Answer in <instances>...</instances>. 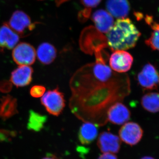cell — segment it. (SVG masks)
<instances>
[{"label": "cell", "mask_w": 159, "mask_h": 159, "mask_svg": "<svg viewBox=\"0 0 159 159\" xmlns=\"http://www.w3.org/2000/svg\"><path fill=\"white\" fill-rule=\"evenodd\" d=\"M33 72L29 66H20L11 73V82L17 87L29 85L32 80Z\"/></svg>", "instance_id": "cell-13"}, {"label": "cell", "mask_w": 159, "mask_h": 159, "mask_svg": "<svg viewBox=\"0 0 159 159\" xmlns=\"http://www.w3.org/2000/svg\"><path fill=\"white\" fill-rule=\"evenodd\" d=\"M19 40V35L11 29L8 23H4L0 27V52L13 48Z\"/></svg>", "instance_id": "cell-11"}, {"label": "cell", "mask_w": 159, "mask_h": 159, "mask_svg": "<svg viewBox=\"0 0 159 159\" xmlns=\"http://www.w3.org/2000/svg\"><path fill=\"white\" fill-rule=\"evenodd\" d=\"M134 58L129 52L122 50L114 51L109 58L112 70L118 73H125L131 68Z\"/></svg>", "instance_id": "cell-8"}, {"label": "cell", "mask_w": 159, "mask_h": 159, "mask_svg": "<svg viewBox=\"0 0 159 159\" xmlns=\"http://www.w3.org/2000/svg\"><path fill=\"white\" fill-rule=\"evenodd\" d=\"M106 7L112 16L119 19L126 17L130 9L128 0H107Z\"/></svg>", "instance_id": "cell-14"}, {"label": "cell", "mask_w": 159, "mask_h": 159, "mask_svg": "<svg viewBox=\"0 0 159 159\" xmlns=\"http://www.w3.org/2000/svg\"><path fill=\"white\" fill-rule=\"evenodd\" d=\"M92 20L96 29L102 33H107L114 25L112 16L108 11L103 9H99L94 12L92 16Z\"/></svg>", "instance_id": "cell-12"}, {"label": "cell", "mask_w": 159, "mask_h": 159, "mask_svg": "<svg viewBox=\"0 0 159 159\" xmlns=\"http://www.w3.org/2000/svg\"><path fill=\"white\" fill-rule=\"evenodd\" d=\"M101 2V0H81L82 4L88 9H90L97 7Z\"/></svg>", "instance_id": "cell-24"}, {"label": "cell", "mask_w": 159, "mask_h": 159, "mask_svg": "<svg viewBox=\"0 0 159 159\" xmlns=\"http://www.w3.org/2000/svg\"><path fill=\"white\" fill-rule=\"evenodd\" d=\"M46 91V88L41 85H35L30 90V94L32 97L39 98L42 97Z\"/></svg>", "instance_id": "cell-22"}, {"label": "cell", "mask_w": 159, "mask_h": 159, "mask_svg": "<svg viewBox=\"0 0 159 159\" xmlns=\"http://www.w3.org/2000/svg\"><path fill=\"white\" fill-rule=\"evenodd\" d=\"M103 48L95 51V62L80 68L71 77L69 106L72 113L83 122L97 126L108 122L107 111L131 92L126 74L113 71L107 65Z\"/></svg>", "instance_id": "cell-1"}, {"label": "cell", "mask_w": 159, "mask_h": 159, "mask_svg": "<svg viewBox=\"0 0 159 159\" xmlns=\"http://www.w3.org/2000/svg\"><path fill=\"white\" fill-rule=\"evenodd\" d=\"M142 107L145 110L151 113L159 111V93H149L145 94L141 99Z\"/></svg>", "instance_id": "cell-18"}, {"label": "cell", "mask_w": 159, "mask_h": 159, "mask_svg": "<svg viewBox=\"0 0 159 159\" xmlns=\"http://www.w3.org/2000/svg\"><path fill=\"white\" fill-rule=\"evenodd\" d=\"M98 159H118V158L114 153L107 152L102 154Z\"/></svg>", "instance_id": "cell-25"}, {"label": "cell", "mask_w": 159, "mask_h": 159, "mask_svg": "<svg viewBox=\"0 0 159 159\" xmlns=\"http://www.w3.org/2000/svg\"><path fill=\"white\" fill-rule=\"evenodd\" d=\"M129 109L121 102H117L109 109L107 120L113 124L120 125L128 122L130 118Z\"/></svg>", "instance_id": "cell-10"}, {"label": "cell", "mask_w": 159, "mask_h": 159, "mask_svg": "<svg viewBox=\"0 0 159 159\" xmlns=\"http://www.w3.org/2000/svg\"><path fill=\"white\" fill-rule=\"evenodd\" d=\"M36 54L34 47L27 43H21L12 51L13 60L20 66H30L35 60Z\"/></svg>", "instance_id": "cell-6"}, {"label": "cell", "mask_w": 159, "mask_h": 159, "mask_svg": "<svg viewBox=\"0 0 159 159\" xmlns=\"http://www.w3.org/2000/svg\"><path fill=\"white\" fill-rule=\"evenodd\" d=\"M141 159H155L154 158L152 157H150V156H145L143 157Z\"/></svg>", "instance_id": "cell-27"}, {"label": "cell", "mask_w": 159, "mask_h": 159, "mask_svg": "<svg viewBox=\"0 0 159 159\" xmlns=\"http://www.w3.org/2000/svg\"><path fill=\"white\" fill-rule=\"evenodd\" d=\"M8 24L12 30L21 36L29 34L36 25V23L31 22L29 15L20 10L13 12Z\"/></svg>", "instance_id": "cell-5"}, {"label": "cell", "mask_w": 159, "mask_h": 159, "mask_svg": "<svg viewBox=\"0 0 159 159\" xmlns=\"http://www.w3.org/2000/svg\"><path fill=\"white\" fill-rule=\"evenodd\" d=\"M18 113L17 100L10 95L0 99V118L6 120Z\"/></svg>", "instance_id": "cell-15"}, {"label": "cell", "mask_w": 159, "mask_h": 159, "mask_svg": "<svg viewBox=\"0 0 159 159\" xmlns=\"http://www.w3.org/2000/svg\"><path fill=\"white\" fill-rule=\"evenodd\" d=\"M41 102L47 111L55 116H59L66 106L64 95L57 87L45 93Z\"/></svg>", "instance_id": "cell-3"}, {"label": "cell", "mask_w": 159, "mask_h": 159, "mask_svg": "<svg viewBox=\"0 0 159 159\" xmlns=\"http://www.w3.org/2000/svg\"><path fill=\"white\" fill-rule=\"evenodd\" d=\"M47 120V117L46 116L31 110L29 112L27 127L30 130L39 131L44 127Z\"/></svg>", "instance_id": "cell-19"}, {"label": "cell", "mask_w": 159, "mask_h": 159, "mask_svg": "<svg viewBox=\"0 0 159 159\" xmlns=\"http://www.w3.org/2000/svg\"><path fill=\"white\" fill-rule=\"evenodd\" d=\"M121 145L120 138L110 132H102L99 135L97 141L99 150L103 153H118Z\"/></svg>", "instance_id": "cell-9"}, {"label": "cell", "mask_w": 159, "mask_h": 159, "mask_svg": "<svg viewBox=\"0 0 159 159\" xmlns=\"http://www.w3.org/2000/svg\"><path fill=\"white\" fill-rule=\"evenodd\" d=\"M143 130L138 123L134 122H126L119 131V138L127 145H136L142 139Z\"/></svg>", "instance_id": "cell-7"}, {"label": "cell", "mask_w": 159, "mask_h": 159, "mask_svg": "<svg viewBox=\"0 0 159 159\" xmlns=\"http://www.w3.org/2000/svg\"><path fill=\"white\" fill-rule=\"evenodd\" d=\"M141 35L129 19H119L107 32V39L112 51H125L134 48Z\"/></svg>", "instance_id": "cell-2"}, {"label": "cell", "mask_w": 159, "mask_h": 159, "mask_svg": "<svg viewBox=\"0 0 159 159\" xmlns=\"http://www.w3.org/2000/svg\"><path fill=\"white\" fill-rule=\"evenodd\" d=\"M36 54L40 62L49 65L52 63L56 58L57 51L53 45L48 43H43L39 46Z\"/></svg>", "instance_id": "cell-17"}, {"label": "cell", "mask_w": 159, "mask_h": 159, "mask_svg": "<svg viewBox=\"0 0 159 159\" xmlns=\"http://www.w3.org/2000/svg\"><path fill=\"white\" fill-rule=\"evenodd\" d=\"M153 30L150 37L145 41V43L152 50L159 51V27Z\"/></svg>", "instance_id": "cell-20"}, {"label": "cell", "mask_w": 159, "mask_h": 159, "mask_svg": "<svg viewBox=\"0 0 159 159\" xmlns=\"http://www.w3.org/2000/svg\"><path fill=\"white\" fill-rule=\"evenodd\" d=\"M138 83L145 90H152L159 87V72L153 65L148 63L142 68L137 76Z\"/></svg>", "instance_id": "cell-4"}, {"label": "cell", "mask_w": 159, "mask_h": 159, "mask_svg": "<svg viewBox=\"0 0 159 159\" xmlns=\"http://www.w3.org/2000/svg\"><path fill=\"white\" fill-rule=\"evenodd\" d=\"M98 127L91 122H84L80 126L78 132V139L80 143L88 145L93 142L98 135Z\"/></svg>", "instance_id": "cell-16"}, {"label": "cell", "mask_w": 159, "mask_h": 159, "mask_svg": "<svg viewBox=\"0 0 159 159\" xmlns=\"http://www.w3.org/2000/svg\"><path fill=\"white\" fill-rule=\"evenodd\" d=\"M42 159H60L58 157L52 154H48L44 157Z\"/></svg>", "instance_id": "cell-26"}, {"label": "cell", "mask_w": 159, "mask_h": 159, "mask_svg": "<svg viewBox=\"0 0 159 159\" xmlns=\"http://www.w3.org/2000/svg\"><path fill=\"white\" fill-rule=\"evenodd\" d=\"M12 85L11 81L3 80L0 81V92L6 93H9L12 89Z\"/></svg>", "instance_id": "cell-23"}, {"label": "cell", "mask_w": 159, "mask_h": 159, "mask_svg": "<svg viewBox=\"0 0 159 159\" xmlns=\"http://www.w3.org/2000/svg\"><path fill=\"white\" fill-rule=\"evenodd\" d=\"M16 135L15 132L0 129V142H10Z\"/></svg>", "instance_id": "cell-21"}]
</instances>
